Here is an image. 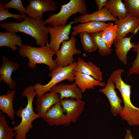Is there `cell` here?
Listing matches in <instances>:
<instances>
[{
	"mask_svg": "<svg viewBox=\"0 0 139 139\" xmlns=\"http://www.w3.org/2000/svg\"><path fill=\"white\" fill-rule=\"evenodd\" d=\"M22 22H5L0 24V27L5 29L7 31L16 33L22 32L31 36L36 40L37 46H48L49 32L42 20H35L29 16H25Z\"/></svg>",
	"mask_w": 139,
	"mask_h": 139,
	"instance_id": "obj_1",
	"label": "cell"
},
{
	"mask_svg": "<svg viewBox=\"0 0 139 139\" xmlns=\"http://www.w3.org/2000/svg\"><path fill=\"white\" fill-rule=\"evenodd\" d=\"M37 95L33 86L31 85L26 88L22 93V97H27V103L25 108H20L16 112L17 116L21 118V121L13 128L16 133L15 139H26L27 133L32 128L33 121L40 117L33 110V100Z\"/></svg>",
	"mask_w": 139,
	"mask_h": 139,
	"instance_id": "obj_2",
	"label": "cell"
},
{
	"mask_svg": "<svg viewBox=\"0 0 139 139\" xmlns=\"http://www.w3.org/2000/svg\"><path fill=\"white\" fill-rule=\"evenodd\" d=\"M18 50L21 56L28 58L29 60L28 66L31 68H35L37 64H43L48 66L51 72L58 67L53 59L56 53L47 46L36 47L24 44L22 47H19Z\"/></svg>",
	"mask_w": 139,
	"mask_h": 139,
	"instance_id": "obj_3",
	"label": "cell"
},
{
	"mask_svg": "<svg viewBox=\"0 0 139 139\" xmlns=\"http://www.w3.org/2000/svg\"><path fill=\"white\" fill-rule=\"evenodd\" d=\"M60 6L61 7L59 12L51 14L43 21L45 25L47 24L53 27L65 25L73 15L77 13L82 15L87 12L85 0H71L66 4Z\"/></svg>",
	"mask_w": 139,
	"mask_h": 139,
	"instance_id": "obj_4",
	"label": "cell"
},
{
	"mask_svg": "<svg viewBox=\"0 0 139 139\" xmlns=\"http://www.w3.org/2000/svg\"><path fill=\"white\" fill-rule=\"evenodd\" d=\"M76 64V62L74 61L67 66L57 67L49 74L51 78L47 83L44 85L39 83L35 84L33 87L37 96H41L49 92L52 88L63 81L68 80L70 82L74 81V70Z\"/></svg>",
	"mask_w": 139,
	"mask_h": 139,
	"instance_id": "obj_5",
	"label": "cell"
},
{
	"mask_svg": "<svg viewBox=\"0 0 139 139\" xmlns=\"http://www.w3.org/2000/svg\"><path fill=\"white\" fill-rule=\"evenodd\" d=\"M76 41L75 37L72 35L69 40L62 42L60 48L56 52L55 60L58 67H66L72 64L74 62V55L82 53L76 47Z\"/></svg>",
	"mask_w": 139,
	"mask_h": 139,
	"instance_id": "obj_6",
	"label": "cell"
},
{
	"mask_svg": "<svg viewBox=\"0 0 139 139\" xmlns=\"http://www.w3.org/2000/svg\"><path fill=\"white\" fill-rule=\"evenodd\" d=\"M74 23V21H72L64 26L55 27L48 26L47 28L50 35V41L47 46L56 53L58 51L61 43L70 39V38L69 36L72 25Z\"/></svg>",
	"mask_w": 139,
	"mask_h": 139,
	"instance_id": "obj_7",
	"label": "cell"
},
{
	"mask_svg": "<svg viewBox=\"0 0 139 139\" xmlns=\"http://www.w3.org/2000/svg\"><path fill=\"white\" fill-rule=\"evenodd\" d=\"M29 4L25 6L26 13L28 16L38 20H42V15L46 12L55 11L58 3L52 0H28Z\"/></svg>",
	"mask_w": 139,
	"mask_h": 139,
	"instance_id": "obj_8",
	"label": "cell"
},
{
	"mask_svg": "<svg viewBox=\"0 0 139 139\" xmlns=\"http://www.w3.org/2000/svg\"><path fill=\"white\" fill-rule=\"evenodd\" d=\"M41 118L50 126H68L71 123L65 113L60 102L51 107Z\"/></svg>",
	"mask_w": 139,
	"mask_h": 139,
	"instance_id": "obj_9",
	"label": "cell"
},
{
	"mask_svg": "<svg viewBox=\"0 0 139 139\" xmlns=\"http://www.w3.org/2000/svg\"><path fill=\"white\" fill-rule=\"evenodd\" d=\"M60 103L65 114L71 122L75 123L81 114L85 103L82 99L65 98Z\"/></svg>",
	"mask_w": 139,
	"mask_h": 139,
	"instance_id": "obj_10",
	"label": "cell"
},
{
	"mask_svg": "<svg viewBox=\"0 0 139 139\" xmlns=\"http://www.w3.org/2000/svg\"><path fill=\"white\" fill-rule=\"evenodd\" d=\"M115 23L117 25L118 30L114 41L120 38L125 37L129 33H131L134 35L139 30V19L128 12L124 18L121 20L118 19Z\"/></svg>",
	"mask_w": 139,
	"mask_h": 139,
	"instance_id": "obj_11",
	"label": "cell"
},
{
	"mask_svg": "<svg viewBox=\"0 0 139 139\" xmlns=\"http://www.w3.org/2000/svg\"><path fill=\"white\" fill-rule=\"evenodd\" d=\"M115 88L114 83L109 78L105 86L99 89V91L106 96L111 106L110 110L112 115L117 116L122 109L123 107L121 105L122 100L118 96Z\"/></svg>",
	"mask_w": 139,
	"mask_h": 139,
	"instance_id": "obj_12",
	"label": "cell"
},
{
	"mask_svg": "<svg viewBox=\"0 0 139 139\" xmlns=\"http://www.w3.org/2000/svg\"><path fill=\"white\" fill-rule=\"evenodd\" d=\"M60 101L59 95L53 92L37 96L36 103L37 114L41 117L51 107Z\"/></svg>",
	"mask_w": 139,
	"mask_h": 139,
	"instance_id": "obj_13",
	"label": "cell"
},
{
	"mask_svg": "<svg viewBox=\"0 0 139 139\" xmlns=\"http://www.w3.org/2000/svg\"><path fill=\"white\" fill-rule=\"evenodd\" d=\"M19 66V63L9 60L6 56H3L0 68V81L7 84L11 89H13L16 84V82L11 78L12 73L18 70Z\"/></svg>",
	"mask_w": 139,
	"mask_h": 139,
	"instance_id": "obj_14",
	"label": "cell"
},
{
	"mask_svg": "<svg viewBox=\"0 0 139 139\" xmlns=\"http://www.w3.org/2000/svg\"><path fill=\"white\" fill-rule=\"evenodd\" d=\"M118 19L117 18L112 15L106 8L104 7L102 10L92 13H86L79 16L75 17L74 19V22L75 23L78 22L81 23L92 21L103 22L110 21L115 22Z\"/></svg>",
	"mask_w": 139,
	"mask_h": 139,
	"instance_id": "obj_15",
	"label": "cell"
},
{
	"mask_svg": "<svg viewBox=\"0 0 139 139\" xmlns=\"http://www.w3.org/2000/svg\"><path fill=\"white\" fill-rule=\"evenodd\" d=\"M49 92L59 94L60 100L69 98L82 99L83 97L82 93L75 83L57 84L52 88Z\"/></svg>",
	"mask_w": 139,
	"mask_h": 139,
	"instance_id": "obj_16",
	"label": "cell"
},
{
	"mask_svg": "<svg viewBox=\"0 0 139 139\" xmlns=\"http://www.w3.org/2000/svg\"><path fill=\"white\" fill-rule=\"evenodd\" d=\"M134 35L133 34L129 37L120 38L114 42L116 55L119 60L124 65L127 64V56L128 52L136 45L131 41Z\"/></svg>",
	"mask_w": 139,
	"mask_h": 139,
	"instance_id": "obj_17",
	"label": "cell"
},
{
	"mask_svg": "<svg viewBox=\"0 0 139 139\" xmlns=\"http://www.w3.org/2000/svg\"><path fill=\"white\" fill-rule=\"evenodd\" d=\"M74 83L83 93L88 89H93L95 86L104 87L106 84L86 74L74 71Z\"/></svg>",
	"mask_w": 139,
	"mask_h": 139,
	"instance_id": "obj_18",
	"label": "cell"
},
{
	"mask_svg": "<svg viewBox=\"0 0 139 139\" xmlns=\"http://www.w3.org/2000/svg\"><path fill=\"white\" fill-rule=\"evenodd\" d=\"M76 63L75 71L90 76L97 80L103 81V76L100 68L92 62H86L79 57Z\"/></svg>",
	"mask_w": 139,
	"mask_h": 139,
	"instance_id": "obj_19",
	"label": "cell"
},
{
	"mask_svg": "<svg viewBox=\"0 0 139 139\" xmlns=\"http://www.w3.org/2000/svg\"><path fill=\"white\" fill-rule=\"evenodd\" d=\"M108 24V23L95 21L80 23L72 27V35L75 37L82 32H85L91 34L101 32Z\"/></svg>",
	"mask_w": 139,
	"mask_h": 139,
	"instance_id": "obj_20",
	"label": "cell"
},
{
	"mask_svg": "<svg viewBox=\"0 0 139 139\" xmlns=\"http://www.w3.org/2000/svg\"><path fill=\"white\" fill-rule=\"evenodd\" d=\"M22 38L16 33L7 31L0 32V47H7L12 51L18 49L19 47L16 46L21 47L23 46Z\"/></svg>",
	"mask_w": 139,
	"mask_h": 139,
	"instance_id": "obj_21",
	"label": "cell"
},
{
	"mask_svg": "<svg viewBox=\"0 0 139 139\" xmlns=\"http://www.w3.org/2000/svg\"><path fill=\"white\" fill-rule=\"evenodd\" d=\"M16 93L14 90H8L6 94L0 96V110L13 120L15 112L13 106L14 98Z\"/></svg>",
	"mask_w": 139,
	"mask_h": 139,
	"instance_id": "obj_22",
	"label": "cell"
},
{
	"mask_svg": "<svg viewBox=\"0 0 139 139\" xmlns=\"http://www.w3.org/2000/svg\"><path fill=\"white\" fill-rule=\"evenodd\" d=\"M104 7L112 15L119 20L124 18L128 13L125 5L121 0H108Z\"/></svg>",
	"mask_w": 139,
	"mask_h": 139,
	"instance_id": "obj_23",
	"label": "cell"
},
{
	"mask_svg": "<svg viewBox=\"0 0 139 139\" xmlns=\"http://www.w3.org/2000/svg\"><path fill=\"white\" fill-rule=\"evenodd\" d=\"M118 30L117 25L109 22L108 25L101 32V38L109 48H111L114 43Z\"/></svg>",
	"mask_w": 139,
	"mask_h": 139,
	"instance_id": "obj_24",
	"label": "cell"
},
{
	"mask_svg": "<svg viewBox=\"0 0 139 139\" xmlns=\"http://www.w3.org/2000/svg\"><path fill=\"white\" fill-rule=\"evenodd\" d=\"M102 32V31H101ZM101 32L91 34L100 55L105 57L111 54L112 50L109 48L101 37Z\"/></svg>",
	"mask_w": 139,
	"mask_h": 139,
	"instance_id": "obj_25",
	"label": "cell"
},
{
	"mask_svg": "<svg viewBox=\"0 0 139 139\" xmlns=\"http://www.w3.org/2000/svg\"><path fill=\"white\" fill-rule=\"evenodd\" d=\"M8 125L5 116L0 112V139H13L16 135Z\"/></svg>",
	"mask_w": 139,
	"mask_h": 139,
	"instance_id": "obj_26",
	"label": "cell"
},
{
	"mask_svg": "<svg viewBox=\"0 0 139 139\" xmlns=\"http://www.w3.org/2000/svg\"><path fill=\"white\" fill-rule=\"evenodd\" d=\"M79 34L82 45L85 51L91 53L98 49L90 34L83 32L80 33Z\"/></svg>",
	"mask_w": 139,
	"mask_h": 139,
	"instance_id": "obj_27",
	"label": "cell"
},
{
	"mask_svg": "<svg viewBox=\"0 0 139 139\" xmlns=\"http://www.w3.org/2000/svg\"><path fill=\"white\" fill-rule=\"evenodd\" d=\"M3 3L1 0L0 1V21L6 20L7 18H13L21 21L26 16V14L22 15L15 14L10 13L8 9H5L3 7Z\"/></svg>",
	"mask_w": 139,
	"mask_h": 139,
	"instance_id": "obj_28",
	"label": "cell"
},
{
	"mask_svg": "<svg viewBox=\"0 0 139 139\" xmlns=\"http://www.w3.org/2000/svg\"><path fill=\"white\" fill-rule=\"evenodd\" d=\"M127 12L139 19V0H124Z\"/></svg>",
	"mask_w": 139,
	"mask_h": 139,
	"instance_id": "obj_29",
	"label": "cell"
},
{
	"mask_svg": "<svg viewBox=\"0 0 139 139\" xmlns=\"http://www.w3.org/2000/svg\"><path fill=\"white\" fill-rule=\"evenodd\" d=\"M133 50L137 53V56L129 70L127 74L129 76L133 74L139 75V41L133 48Z\"/></svg>",
	"mask_w": 139,
	"mask_h": 139,
	"instance_id": "obj_30",
	"label": "cell"
},
{
	"mask_svg": "<svg viewBox=\"0 0 139 139\" xmlns=\"http://www.w3.org/2000/svg\"><path fill=\"white\" fill-rule=\"evenodd\" d=\"M3 7L5 9L13 8L16 9L20 12L21 15H24L26 13V9L23 6L21 0H12L3 4Z\"/></svg>",
	"mask_w": 139,
	"mask_h": 139,
	"instance_id": "obj_31",
	"label": "cell"
},
{
	"mask_svg": "<svg viewBox=\"0 0 139 139\" xmlns=\"http://www.w3.org/2000/svg\"><path fill=\"white\" fill-rule=\"evenodd\" d=\"M96 4L98 8V10L102 9L105 5L108 0H95Z\"/></svg>",
	"mask_w": 139,
	"mask_h": 139,
	"instance_id": "obj_32",
	"label": "cell"
},
{
	"mask_svg": "<svg viewBox=\"0 0 139 139\" xmlns=\"http://www.w3.org/2000/svg\"><path fill=\"white\" fill-rule=\"evenodd\" d=\"M124 139H134L130 129H127L126 130V134Z\"/></svg>",
	"mask_w": 139,
	"mask_h": 139,
	"instance_id": "obj_33",
	"label": "cell"
},
{
	"mask_svg": "<svg viewBox=\"0 0 139 139\" xmlns=\"http://www.w3.org/2000/svg\"></svg>",
	"mask_w": 139,
	"mask_h": 139,
	"instance_id": "obj_34",
	"label": "cell"
}]
</instances>
